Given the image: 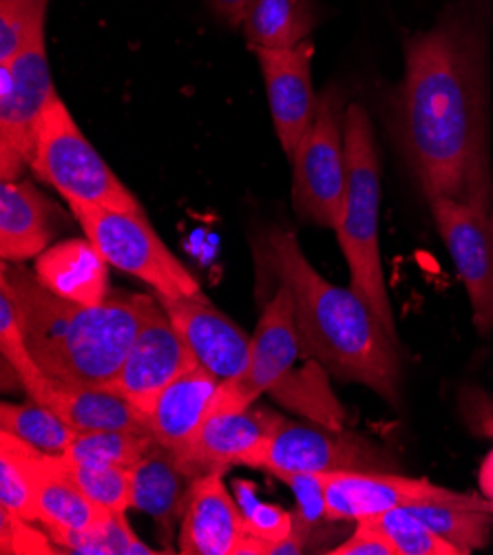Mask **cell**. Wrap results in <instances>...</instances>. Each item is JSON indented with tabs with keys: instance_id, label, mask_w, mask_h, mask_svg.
<instances>
[{
	"instance_id": "cell-21",
	"label": "cell",
	"mask_w": 493,
	"mask_h": 555,
	"mask_svg": "<svg viewBox=\"0 0 493 555\" xmlns=\"http://www.w3.org/2000/svg\"><path fill=\"white\" fill-rule=\"evenodd\" d=\"M38 282L63 299L82 306H100L112 295L108 261L87 237L51 244L36 257Z\"/></svg>"
},
{
	"instance_id": "cell-35",
	"label": "cell",
	"mask_w": 493,
	"mask_h": 555,
	"mask_svg": "<svg viewBox=\"0 0 493 555\" xmlns=\"http://www.w3.org/2000/svg\"><path fill=\"white\" fill-rule=\"evenodd\" d=\"M286 482L295 498L297 509L293 514V533L299 535L306 544L314 529L327 518V501H325V485L321 474H288L280 478Z\"/></svg>"
},
{
	"instance_id": "cell-26",
	"label": "cell",
	"mask_w": 493,
	"mask_h": 555,
	"mask_svg": "<svg viewBox=\"0 0 493 555\" xmlns=\"http://www.w3.org/2000/svg\"><path fill=\"white\" fill-rule=\"evenodd\" d=\"M0 352H3V361L12 365L29 399L42 405L51 378L42 372L27 346L14 295L3 276H0Z\"/></svg>"
},
{
	"instance_id": "cell-40",
	"label": "cell",
	"mask_w": 493,
	"mask_h": 555,
	"mask_svg": "<svg viewBox=\"0 0 493 555\" xmlns=\"http://www.w3.org/2000/svg\"><path fill=\"white\" fill-rule=\"evenodd\" d=\"M480 489H482L484 498L493 501V450L482 461V467H480Z\"/></svg>"
},
{
	"instance_id": "cell-41",
	"label": "cell",
	"mask_w": 493,
	"mask_h": 555,
	"mask_svg": "<svg viewBox=\"0 0 493 555\" xmlns=\"http://www.w3.org/2000/svg\"><path fill=\"white\" fill-rule=\"evenodd\" d=\"M469 427H471L473 434L493 440V418H476V421H469Z\"/></svg>"
},
{
	"instance_id": "cell-18",
	"label": "cell",
	"mask_w": 493,
	"mask_h": 555,
	"mask_svg": "<svg viewBox=\"0 0 493 555\" xmlns=\"http://www.w3.org/2000/svg\"><path fill=\"white\" fill-rule=\"evenodd\" d=\"M63 224V210L34 182L0 184V257L23 263L42 255Z\"/></svg>"
},
{
	"instance_id": "cell-22",
	"label": "cell",
	"mask_w": 493,
	"mask_h": 555,
	"mask_svg": "<svg viewBox=\"0 0 493 555\" xmlns=\"http://www.w3.org/2000/svg\"><path fill=\"white\" fill-rule=\"evenodd\" d=\"M76 431H148V418L108 385H69L53 380L44 403Z\"/></svg>"
},
{
	"instance_id": "cell-23",
	"label": "cell",
	"mask_w": 493,
	"mask_h": 555,
	"mask_svg": "<svg viewBox=\"0 0 493 555\" xmlns=\"http://www.w3.org/2000/svg\"><path fill=\"white\" fill-rule=\"evenodd\" d=\"M112 514L114 512L98 507L69 478L61 465V456L51 459L36 495V522H40L49 535L89 531Z\"/></svg>"
},
{
	"instance_id": "cell-2",
	"label": "cell",
	"mask_w": 493,
	"mask_h": 555,
	"mask_svg": "<svg viewBox=\"0 0 493 555\" xmlns=\"http://www.w3.org/2000/svg\"><path fill=\"white\" fill-rule=\"evenodd\" d=\"M257 255L288 286L295 323L306 352L330 376L361 383L397 405L401 385V350L372 308L352 291L335 286L314 270L295 233L270 229Z\"/></svg>"
},
{
	"instance_id": "cell-8",
	"label": "cell",
	"mask_w": 493,
	"mask_h": 555,
	"mask_svg": "<svg viewBox=\"0 0 493 555\" xmlns=\"http://www.w3.org/2000/svg\"><path fill=\"white\" fill-rule=\"evenodd\" d=\"M244 467L263 469L284 478L288 474H333V472H397V461L374 440L354 431L312 427L282 421Z\"/></svg>"
},
{
	"instance_id": "cell-3",
	"label": "cell",
	"mask_w": 493,
	"mask_h": 555,
	"mask_svg": "<svg viewBox=\"0 0 493 555\" xmlns=\"http://www.w3.org/2000/svg\"><path fill=\"white\" fill-rule=\"evenodd\" d=\"M0 276L14 295L27 346L42 372L69 385H112L138 332L157 306L148 295L112 293L100 306H82L51 293L36 272L3 261Z\"/></svg>"
},
{
	"instance_id": "cell-16",
	"label": "cell",
	"mask_w": 493,
	"mask_h": 555,
	"mask_svg": "<svg viewBox=\"0 0 493 555\" xmlns=\"http://www.w3.org/2000/svg\"><path fill=\"white\" fill-rule=\"evenodd\" d=\"M282 416L268 408H246L210 414L199 431L176 452L182 467L193 476L224 474L257 450L282 425Z\"/></svg>"
},
{
	"instance_id": "cell-31",
	"label": "cell",
	"mask_w": 493,
	"mask_h": 555,
	"mask_svg": "<svg viewBox=\"0 0 493 555\" xmlns=\"http://www.w3.org/2000/svg\"><path fill=\"white\" fill-rule=\"evenodd\" d=\"M61 465L98 507L106 512H116V514H127V509H131V493H133L131 469L78 465V463L65 461L63 456H61Z\"/></svg>"
},
{
	"instance_id": "cell-15",
	"label": "cell",
	"mask_w": 493,
	"mask_h": 555,
	"mask_svg": "<svg viewBox=\"0 0 493 555\" xmlns=\"http://www.w3.org/2000/svg\"><path fill=\"white\" fill-rule=\"evenodd\" d=\"M157 301L202 367L212 372L219 380L235 378L244 372L252 337L231 317L217 310L204 293L176 299L157 297Z\"/></svg>"
},
{
	"instance_id": "cell-1",
	"label": "cell",
	"mask_w": 493,
	"mask_h": 555,
	"mask_svg": "<svg viewBox=\"0 0 493 555\" xmlns=\"http://www.w3.org/2000/svg\"><path fill=\"white\" fill-rule=\"evenodd\" d=\"M403 51L390 129L412 178L427 199L493 210L486 0H454Z\"/></svg>"
},
{
	"instance_id": "cell-34",
	"label": "cell",
	"mask_w": 493,
	"mask_h": 555,
	"mask_svg": "<svg viewBox=\"0 0 493 555\" xmlns=\"http://www.w3.org/2000/svg\"><path fill=\"white\" fill-rule=\"evenodd\" d=\"M233 495L242 509L244 525L248 535L259 538L263 542L277 544L293 533V514L284 507L265 503L259 498V489L250 480H235Z\"/></svg>"
},
{
	"instance_id": "cell-10",
	"label": "cell",
	"mask_w": 493,
	"mask_h": 555,
	"mask_svg": "<svg viewBox=\"0 0 493 555\" xmlns=\"http://www.w3.org/2000/svg\"><path fill=\"white\" fill-rule=\"evenodd\" d=\"M321 476L327 518L333 522H359L414 505H452L493 514L489 498L452 491L427 478H410L397 472H333Z\"/></svg>"
},
{
	"instance_id": "cell-38",
	"label": "cell",
	"mask_w": 493,
	"mask_h": 555,
	"mask_svg": "<svg viewBox=\"0 0 493 555\" xmlns=\"http://www.w3.org/2000/svg\"><path fill=\"white\" fill-rule=\"evenodd\" d=\"M248 3L250 0H208L212 14L231 27H242Z\"/></svg>"
},
{
	"instance_id": "cell-36",
	"label": "cell",
	"mask_w": 493,
	"mask_h": 555,
	"mask_svg": "<svg viewBox=\"0 0 493 555\" xmlns=\"http://www.w3.org/2000/svg\"><path fill=\"white\" fill-rule=\"evenodd\" d=\"M0 548L3 553H59L56 542L8 509L0 507Z\"/></svg>"
},
{
	"instance_id": "cell-25",
	"label": "cell",
	"mask_w": 493,
	"mask_h": 555,
	"mask_svg": "<svg viewBox=\"0 0 493 555\" xmlns=\"http://www.w3.org/2000/svg\"><path fill=\"white\" fill-rule=\"evenodd\" d=\"M51 459V454L0 429V507L36 522V495Z\"/></svg>"
},
{
	"instance_id": "cell-7",
	"label": "cell",
	"mask_w": 493,
	"mask_h": 555,
	"mask_svg": "<svg viewBox=\"0 0 493 555\" xmlns=\"http://www.w3.org/2000/svg\"><path fill=\"white\" fill-rule=\"evenodd\" d=\"M346 111L337 87L319 95L316 116L293 155V204L297 215L321 229H337L346 186Z\"/></svg>"
},
{
	"instance_id": "cell-5",
	"label": "cell",
	"mask_w": 493,
	"mask_h": 555,
	"mask_svg": "<svg viewBox=\"0 0 493 555\" xmlns=\"http://www.w3.org/2000/svg\"><path fill=\"white\" fill-rule=\"evenodd\" d=\"M29 169L38 180L56 189L69 206L87 204L144 212L138 197L85 138L61 95L51 102L38 125Z\"/></svg>"
},
{
	"instance_id": "cell-39",
	"label": "cell",
	"mask_w": 493,
	"mask_h": 555,
	"mask_svg": "<svg viewBox=\"0 0 493 555\" xmlns=\"http://www.w3.org/2000/svg\"><path fill=\"white\" fill-rule=\"evenodd\" d=\"M463 414L467 423L476 418H493V397L482 390H467L463 395Z\"/></svg>"
},
{
	"instance_id": "cell-24",
	"label": "cell",
	"mask_w": 493,
	"mask_h": 555,
	"mask_svg": "<svg viewBox=\"0 0 493 555\" xmlns=\"http://www.w3.org/2000/svg\"><path fill=\"white\" fill-rule=\"evenodd\" d=\"M319 25L314 0H250L242 31L250 49H290Z\"/></svg>"
},
{
	"instance_id": "cell-37",
	"label": "cell",
	"mask_w": 493,
	"mask_h": 555,
	"mask_svg": "<svg viewBox=\"0 0 493 555\" xmlns=\"http://www.w3.org/2000/svg\"><path fill=\"white\" fill-rule=\"evenodd\" d=\"M333 555H397L394 544L388 540V535L382 533L372 520H359L354 533L335 546L333 551H327Z\"/></svg>"
},
{
	"instance_id": "cell-13",
	"label": "cell",
	"mask_w": 493,
	"mask_h": 555,
	"mask_svg": "<svg viewBox=\"0 0 493 555\" xmlns=\"http://www.w3.org/2000/svg\"><path fill=\"white\" fill-rule=\"evenodd\" d=\"M193 365H197L195 357L157 301L144 319L120 374L108 387L148 414L157 397Z\"/></svg>"
},
{
	"instance_id": "cell-42",
	"label": "cell",
	"mask_w": 493,
	"mask_h": 555,
	"mask_svg": "<svg viewBox=\"0 0 493 555\" xmlns=\"http://www.w3.org/2000/svg\"><path fill=\"white\" fill-rule=\"evenodd\" d=\"M491 518H493V514H491Z\"/></svg>"
},
{
	"instance_id": "cell-19",
	"label": "cell",
	"mask_w": 493,
	"mask_h": 555,
	"mask_svg": "<svg viewBox=\"0 0 493 555\" xmlns=\"http://www.w3.org/2000/svg\"><path fill=\"white\" fill-rule=\"evenodd\" d=\"M131 509L146 514L161 538L169 540L178 520L184 518L195 478L182 467L176 452L161 448L159 442L131 469Z\"/></svg>"
},
{
	"instance_id": "cell-20",
	"label": "cell",
	"mask_w": 493,
	"mask_h": 555,
	"mask_svg": "<svg viewBox=\"0 0 493 555\" xmlns=\"http://www.w3.org/2000/svg\"><path fill=\"white\" fill-rule=\"evenodd\" d=\"M219 385L222 380L199 363L176 378L146 414L155 442L171 452L184 448L206 423Z\"/></svg>"
},
{
	"instance_id": "cell-4",
	"label": "cell",
	"mask_w": 493,
	"mask_h": 555,
	"mask_svg": "<svg viewBox=\"0 0 493 555\" xmlns=\"http://www.w3.org/2000/svg\"><path fill=\"white\" fill-rule=\"evenodd\" d=\"M346 151L348 186L335 233L350 270V288L372 308L388 335L399 341L378 244L380 162L372 120L356 102H350L346 111Z\"/></svg>"
},
{
	"instance_id": "cell-28",
	"label": "cell",
	"mask_w": 493,
	"mask_h": 555,
	"mask_svg": "<svg viewBox=\"0 0 493 555\" xmlns=\"http://www.w3.org/2000/svg\"><path fill=\"white\" fill-rule=\"evenodd\" d=\"M153 446L151 431H78L63 459L78 465L133 469Z\"/></svg>"
},
{
	"instance_id": "cell-32",
	"label": "cell",
	"mask_w": 493,
	"mask_h": 555,
	"mask_svg": "<svg viewBox=\"0 0 493 555\" xmlns=\"http://www.w3.org/2000/svg\"><path fill=\"white\" fill-rule=\"evenodd\" d=\"M372 520L388 540L394 544L397 555H460V551L427 527L416 514L407 507L380 514Z\"/></svg>"
},
{
	"instance_id": "cell-11",
	"label": "cell",
	"mask_w": 493,
	"mask_h": 555,
	"mask_svg": "<svg viewBox=\"0 0 493 555\" xmlns=\"http://www.w3.org/2000/svg\"><path fill=\"white\" fill-rule=\"evenodd\" d=\"M301 352H306V348L295 323V301L288 286L280 284L257 323L244 372L222 380L212 399L210 414L246 410L255 405L261 395H275Z\"/></svg>"
},
{
	"instance_id": "cell-6",
	"label": "cell",
	"mask_w": 493,
	"mask_h": 555,
	"mask_svg": "<svg viewBox=\"0 0 493 555\" xmlns=\"http://www.w3.org/2000/svg\"><path fill=\"white\" fill-rule=\"evenodd\" d=\"M87 240L112 268L127 272L155 291L157 297L176 299L202 293L195 276L167 248L144 212L104 206H69Z\"/></svg>"
},
{
	"instance_id": "cell-30",
	"label": "cell",
	"mask_w": 493,
	"mask_h": 555,
	"mask_svg": "<svg viewBox=\"0 0 493 555\" xmlns=\"http://www.w3.org/2000/svg\"><path fill=\"white\" fill-rule=\"evenodd\" d=\"M59 548H67V553H85V555H157L164 551H155L144 544L129 527L125 514H112L98 527L82 533H56L51 535Z\"/></svg>"
},
{
	"instance_id": "cell-33",
	"label": "cell",
	"mask_w": 493,
	"mask_h": 555,
	"mask_svg": "<svg viewBox=\"0 0 493 555\" xmlns=\"http://www.w3.org/2000/svg\"><path fill=\"white\" fill-rule=\"evenodd\" d=\"M49 0H0V65L16 55L47 25Z\"/></svg>"
},
{
	"instance_id": "cell-29",
	"label": "cell",
	"mask_w": 493,
	"mask_h": 555,
	"mask_svg": "<svg viewBox=\"0 0 493 555\" xmlns=\"http://www.w3.org/2000/svg\"><path fill=\"white\" fill-rule=\"evenodd\" d=\"M438 535L452 542L460 555L484 548L491 540L493 518L489 512H476L452 505H414L407 507Z\"/></svg>"
},
{
	"instance_id": "cell-12",
	"label": "cell",
	"mask_w": 493,
	"mask_h": 555,
	"mask_svg": "<svg viewBox=\"0 0 493 555\" xmlns=\"http://www.w3.org/2000/svg\"><path fill=\"white\" fill-rule=\"evenodd\" d=\"M429 210L460 282L467 291L471 319L480 335L493 332V210L431 197Z\"/></svg>"
},
{
	"instance_id": "cell-17",
	"label": "cell",
	"mask_w": 493,
	"mask_h": 555,
	"mask_svg": "<svg viewBox=\"0 0 493 555\" xmlns=\"http://www.w3.org/2000/svg\"><path fill=\"white\" fill-rule=\"evenodd\" d=\"M224 474L195 478L189 507L180 522L178 548L184 555H235L248 535L235 495L226 489Z\"/></svg>"
},
{
	"instance_id": "cell-14",
	"label": "cell",
	"mask_w": 493,
	"mask_h": 555,
	"mask_svg": "<svg viewBox=\"0 0 493 555\" xmlns=\"http://www.w3.org/2000/svg\"><path fill=\"white\" fill-rule=\"evenodd\" d=\"M263 76L272 125L286 155L297 146L314 122L319 95L312 87L314 42L306 40L290 49H252Z\"/></svg>"
},
{
	"instance_id": "cell-27",
	"label": "cell",
	"mask_w": 493,
	"mask_h": 555,
	"mask_svg": "<svg viewBox=\"0 0 493 555\" xmlns=\"http://www.w3.org/2000/svg\"><path fill=\"white\" fill-rule=\"evenodd\" d=\"M0 429L14 434L29 442L31 448L51 456H63L78 434L51 408L31 399L29 403L0 405Z\"/></svg>"
},
{
	"instance_id": "cell-9",
	"label": "cell",
	"mask_w": 493,
	"mask_h": 555,
	"mask_svg": "<svg viewBox=\"0 0 493 555\" xmlns=\"http://www.w3.org/2000/svg\"><path fill=\"white\" fill-rule=\"evenodd\" d=\"M59 98L47 59V38L40 31L18 55L0 65V178L21 180L29 159L38 125Z\"/></svg>"
}]
</instances>
